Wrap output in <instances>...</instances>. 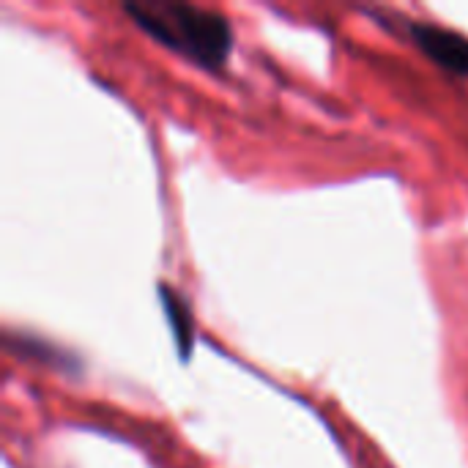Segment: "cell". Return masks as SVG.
<instances>
[{
  "label": "cell",
  "instance_id": "6da1fadb",
  "mask_svg": "<svg viewBox=\"0 0 468 468\" xmlns=\"http://www.w3.org/2000/svg\"><path fill=\"white\" fill-rule=\"evenodd\" d=\"M123 11L151 38L181 52L203 69H222L233 49V27L228 16L214 8L178 0H156L126 3Z\"/></svg>",
  "mask_w": 468,
  "mask_h": 468
},
{
  "label": "cell",
  "instance_id": "7a4b0ae2",
  "mask_svg": "<svg viewBox=\"0 0 468 468\" xmlns=\"http://www.w3.org/2000/svg\"><path fill=\"white\" fill-rule=\"evenodd\" d=\"M406 33L436 66L458 77H468V36L452 27H441L420 19H406Z\"/></svg>",
  "mask_w": 468,
  "mask_h": 468
},
{
  "label": "cell",
  "instance_id": "3957f363",
  "mask_svg": "<svg viewBox=\"0 0 468 468\" xmlns=\"http://www.w3.org/2000/svg\"><path fill=\"white\" fill-rule=\"evenodd\" d=\"M159 299L165 304V315L170 321L178 354H181V359H189V351H192V315H189V307L167 282L159 285Z\"/></svg>",
  "mask_w": 468,
  "mask_h": 468
}]
</instances>
